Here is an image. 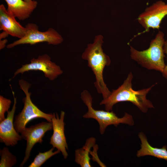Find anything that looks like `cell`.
<instances>
[{
    "mask_svg": "<svg viewBox=\"0 0 167 167\" xmlns=\"http://www.w3.org/2000/svg\"><path fill=\"white\" fill-rule=\"evenodd\" d=\"M133 78V75L130 72L123 83L117 89L113 90L110 95L103 99L100 105H104L105 110L108 111H112L113 106L117 103L124 101L131 102L143 113L153 108L152 103L147 98L146 96L155 84L147 88L135 91L132 88Z\"/></svg>",
    "mask_w": 167,
    "mask_h": 167,
    "instance_id": "obj_2",
    "label": "cell"
},
{
    "mask_svg": "<svg viewBox=\"0 0 167 167\" xmlns=\"http://www.w3.org/2000/svg\"><path fill=\"white\" fill-rule=\"evenodd\" d=\"M0 167H11L17 163L16 157L10 152L7 148L4 147L2 149H0Z\"/></svg>",
    "mask_w": 167,
    "mask_h": 167,
    "instance_id": "obj_16",
    "label": "cell"
},
{
    "mask_svg": "<svg viewBox=\"0 0 167 167\" xmlns=\"http://www.w3.org/2000/svg\"><path fill=\"white\" fill-rule=\"evenodd\" d=\"M47 54L39 55L37 58H32L30 63L23 65L14 73L13 78L19 74H23L30 71H40L44 73L45 76L50 81L56 79L63 71L60 67L51 60Z\"/></svg>",
    "mask_w": 167,
    "mask_h": 167,
    "instance_id": "obj_7",
    "label": "cell"
},
{
    "mask_svg": "<svg viewBox=\"0 0 167 167\" xmlns=\"http://www.w3.org/2000/svg\"><path fill=\"white\" fill-rule=\"evenodd\" d=\"M9 34L5 31H3V32L0 34V40L2 39L5 38L7 37Z\"/></svg>",
    "mask_w": 167,
    "mask_h": 167,
    "instance_id": "obj_22",
    "label": "cell"
},
{
    "mask_svg": "<svg viewBox=\"0 0 167 167\" xmlns=\"http://www.w3.org/2000/svg\"><path fill=\"white\" fill-rule=\"evenodd\" d=\"M164 49L165 53L166 54L167 56V40L165 41L164 46ZM163 76L167 79V64L165 65V66L161 72Z\"/></svg>",
    "mask_w": 167,
    "mask_h": 167,
    "instance_id": "obj_20",
    "label": "cell"
},
{
    "mask_svg": "<svg viewBox=\"0 0 167 167\" xmlns=\"http://www.w3.org/2000/svg\"><path fill=\"white\" fill-rule=\"evenodd\" d=\"M104 37L101 35L95 36L94 41L87 45L81 57L87 61L88 66L93 72L95 78L94 86L97 92L101 94L103 99L107 98L111 92L104 82L103 71L105 67L111 63L109 57L104 53L102 48Z\"/></svg>",
    "mask_w": 167,
    "mask_h": 167,
    "instance_id": "obj_1",
    "label": "cell"
},
{
    "mask_svg": "<svg viewBox=\"0 0 167 167\" xmlns=\"http://www.w3.org/2000/svg\"><path fill=\"white\" fill-rule=\"evenodd\" d=\"M25 2H32V0H24Z\"/></svg>",
    "mask_w": 167,
    "mask_h": 167,
    "instance_id": "obj_23",
    "label": "cell"
},
{
    "mask_svg": "<svg viewBox=\"0 0 167 167\" xmlns=\"http://www.w3.org/2000/svg\"><path fill=\"white\" fill-rule=\"evenodd\" d=\"M141 141V148L138 151L136 156L138 157L147 156H154L167 161V146L158 148L152 147L148 143L145 134L142 132L138 134Z\"/></svg>",
    "mask_w": 167,
    "mask_h": 167,
    "instance_id": "obj_14",
    "label": "cell"
},
{
    "mask_svg": "<svg viewBox=\"0 0 167 167\" xmlns=\"http://www.w3.org/2000/svg\"><path fill=\"white\" fill-rule=\"evenodd\" d=\"M53 147L49 150L44 152H39L34 159L33 161L28 166V167H40L47 160L52 156L60 152V151L57 150L53 152L54 149Z\"/></svg>",
    "mask_w": 167,
    "mask_h": 167,
    "instance_id": "obj_17",
    "label": "cell"
},
{
    "mask_svg": "<svg viewBox=\"0 0 167 167\" xmlns=\"http://www.w3.org/2000/svg\"><path fill=\"white\" fill-rule=\"evenodd\" d=\"M14 103L10 111L7 112V117L4 120L0 122V142L6 146H13L18 143L22 138L15 130L13 123L14 117L16 109L17 98L12 91Z\"/></svg>",
    "mask_w": 167,
    "mask_h": 167,
    "instance_id": "obj_10",
    "label": "cell"
},
{
    "mask_svg": "<svg viewBox=\"0 0 167 167\" xmlns=\"http://www.w3.org/2000/svg\"><path fill=\"white\" fill-rule=\"evenodd\" d=\"M19 84L25 96L23 99L24 103L23 108L15 117L14 125L16 131L18 133H21L26 127L28 122L37 118H43L48 122H52L53 113H47L43 112L32 103L31 98V94L29 92L31 84L23 79L19 80Z\"/></svg>",
    "mask_w": 167,
    "mask_h": 167,
    "instance_id": "obj_5",
    "label": "cell"
},
{
    "mask_svg": "<svg viewBox=\"0 0 167 167\" xmlns=\"http://www.w3.org/2000/svg\"><path fill=\"white\" fill-rule=\"evenodd\" d=\"M26 32L24 36L6 46L8 49L17 45L29 44L33 45L40 42H46L48 44L54 45L61 44L63 41L62 36L55 29L49 28L45 32L39 30L37 25L34 23H29L25 26Z\"/></svg>",
    "mask_w": 167,
    "mask_h": 167,
    "instance_id": "obj_6",
    "label": "cell"
},
{
    "mask_svg": "<svg viewBox=\"0 0 167 167\" xmlns=\"http://www.w3.org/2000/svg\"><path fill=\"white\" fill-rule=\"evenodd\" d=\"M165 41L164 33L159 31L155 38L151 41L148 49L139 51L130 46L131 58L148 69L162 72L165 66L164 49Z\"/></svg>",
    "mask_w": 167,
    "mask_h": 167,
    "instance_id": "obj_3",
    "label": "cell"
},
{
    "mask_svg": "<svg viewBox=\"0 0 167 167\" xmlns=\"http://www.w3.org/2000/svg\"><path fill=\"white\" fill-rule=\"evenodd\" d=\"M15 17L9 12L3 4L0 5V30L19 39L25 35L26 29L17 22Z\"/></svg>",
    "mask_w": 167,
    "mask_h": 167,
    "instance_id": "obj_12",
    "label": "cell"
},
{
    "mask_svg": "<svg viewBox=\"0 0 167 167\" xmlns=\"http://www.w3.org/2000/svg\"><path fill=\"white\" fill-rule=\"evenodd\" d=\"M52 130L53 125L52 122H42L29 127H25L21 132L22 139L27 141V145L25 155L20 165V167H23L29 159L30 152L34 145L38 143H41L45 133Z\"/></svg>",
    "mask_w": 167,
    "mask_h": 167,
    "instance_id": "obj_9",
    "label": "cell"
},
{
    "mask_svg": "<svg viewBox=\"0 0 167 167\" xmlns=\"http://www.w3.org/2000/svg\"><path fill=\"white\" fill-rule=\"evenodd\" d=\"M167 15V3L159 0L147 7L138 18V21L146 32L150 28L159 29L163 19Z\"/></svg>",
    "mask_w": 167,
    "mask_h": 167,
    "instance_id": "obj_8",
    "label": "cell"
},
{
    "mask_svg": "<svg viewBox=\"0 0 167 167\" xmlns=\"http://www.w3.org/2000/svg\"><path fill=\"white\" fill-rule=\"evenodd\" d=\"M93 148H94L92 152L91 151L90 153L92 156V160L93 161H96L101 167L106 166L104 164L101 162L98 158L97 154V151L98 149V145L97 144H95Z\"/></svg>",
    "mask_w": 167,
    "mask_h": 167,
    "instance_id": "obj_19",
    "label": "cell"
},
{
    "mask_svg": "<svg viewBox=\"0 0 167 167\" xmlns=\"http://www.w3.org/2000/svg\"><path fill=\"white\" fill-rule=\"evenodd\" d=\"M7 5L8 11L19 20H24L30 16L36 8L35 0L28 2L24 0H4Z\"/></svg>",
    "mask_w": 167,
    "mask_h": 167,
    "instance_id": "obj_13",
    "label": "cell"
},
{
    "mask_svg": "<svg viewBox=\"0 0 167 167\" xmlns=\"http://www.w3.org/2000/svg\"><path fill=\"white\" fill-rule=\"evenodd\" d=\"M65 115V113L62 111L61 112L60 117L57 113H53L52 123L53 132L50 139L49 143L54 148L60 151L64 158L66 159L68 156L66 151L68 147L64 134Z\"/></svg>",
    "mask_w": 167,
    "mask_h": 167,
    "instance_id": "obj_11",
    "label": "cell"
},
{
    "mask_svg": "<svg viewBox=\"0 0 167 167\" xmlns=\"http://www.w3.org/2000/svg\"><path fill=\"white\" fill-rule=\"evenodd\" d=\"M6 39L0 40V49H2L6 46V44L7 42Z\"/></svg>",
    "mask_w": 167,
    "mask_h": 167,
    "instance_id": "obj_21",
    "label": "cell"
},
{
    "mask_svg": "<svg viewBox=\"0 0 167 167\" xmlns=\"http://www.w3.org/2000/svg\"><path fill=\"white\" fill-rule=\"evenodd\" d=\"M81 98L88 108V111L83 115V117L96 120L99 125V131L101 134H104L106 127L110 125H113L117 126L120 123L130 126L134 125L132 116L126 113L123 117L119 118L112 111L95 109L92 107V98L87 90H84L82 92Z\"/></svg>",
    "mask_w": 167,
    "mask_h": 167,
    "instance_id": "obj_4",
    "label": "cell"
},
{
    "mask_svg": "<svg viewBox=\"0 0 167 167\" xmlns=\"http://www.w3.org/2000/svg\"><path fill=\"white\" fill-rule=\"evenodd\" d=\"M96 139L93 137H90L86 140L82 148L76 150L75 152V161L81 167H91L90 158L89 154L91 149L96 144Z\"/></svg>",
    "mask_w": 167,
    "mask_h": 167,
    "instance_id": "obj_15",
    "label": "cell"
},
{
    "mask_svg": "<svg viewBox=\"0 0 167 167\" xmlns=\"http://www.w3.org/2000/svg\"><path fill=\"white\" fill-rule=\"evenodd\" d=\"M11 103L10 99L0 95V122L5 119V113L8 111Z\"/></svg>",
    "mask_w": 167,
    "mask_h": 167,
    "instance_id": "obj_18",
    "label": "cell"
}]
</instances>
